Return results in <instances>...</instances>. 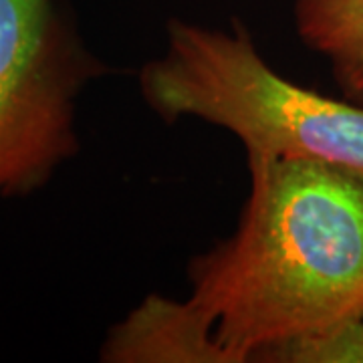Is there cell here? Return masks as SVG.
<instances>
[{"mask_svg":"<svg viewBox=\"0 0 363 363\" xmlns=\"http://www.w3.org/2000/svg\"><path fill=\"white\" fill-rule=\"evenodd\" d=\"M259 363H363V317L289 339Z\"/></svg>","mask_w":363,"mask_h":363,"instance_id":"cell-6","label":"cell"},{"mask_svg":"<svg viewBox=\"0 0 363 363\" xmlns=\"http://www.w3.org/2000/svg\"><path fill=\"white\" fill-rule=\"evenodd\" d=\"M109 73L57 0H0V200L37 192L77 154L79 97Z\"/></svg>","mask_w":363,"mask_h":363,"instance_id":"cell-3","label":"cell"},{"mask_svg":"<svg viewBox=\"0 0 363 363\" xmlns=\"http://www.w3.org/2000/svg\"><path fill=\"white\" fill-rule=\"evenodd\" d=\"M138 83L168 123L202 119L234 133L247 156L313 160L363 178V105L277 73L240 23L169 21L166 51L142 67Z\"/></svg>","mask_w":363,"mask_h":363,"instance_id":"cell-2","label":"cell"},{"mask_svg":"<svg viewBox=\"0 0 363 363\" xmlns=\"http://www.w3.org/2000/svg\"><path fill=\"white\" fill-rule=\"evenodd\" d=\"M107 363H228L204 313L190 298L145 297L99 350Z\"/></svg>","mask_w":363,"mask_h":363,"instance_id":"cell-4","label":"cell"},{"mask_svg":"<svg viewBox=\"0 0 363 363\" xmlns=\"http://www.w3.org/2000/svg\"><path fill=\"white\" fill-rule=\"evenodd\" d=\"M238 226L188 267V298L228 363L363 317V178L298 157L247 156Z\"/></svg>","mask_w":363,"mask_h":363,"instance_id":"cell-1","label":"cell"},{"mask_svg":"<svg viewBox=\"0 0 363 363\" xmlns=\"http://www.w3.org/2000/svg\"><path fill=\"white\" fill-rule=\"evenodd\" d=\"M298 39L329 63L341 95L363 105V0H295Z\"/></svg>","mask_w":363,"mask_h":363,"instance_id":"cell-5","label":"cell"}]
</instances>
